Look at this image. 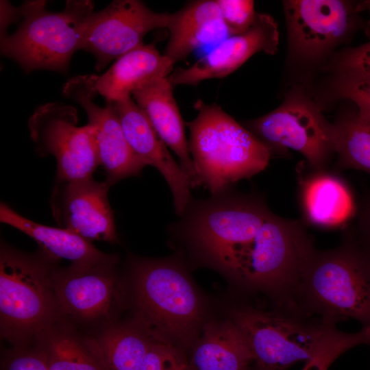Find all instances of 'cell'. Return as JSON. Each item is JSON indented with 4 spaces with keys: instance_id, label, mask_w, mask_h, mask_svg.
Here are the masks:
<instances>
[{
    "instance_id": "obj_1",
    "label": "cell",
    "mask_w": 370,
    "mask_h": 370,
    "mask_svg": "<svg viewBox=\"0 0 370 370\" xmlns=\"http://www.w3.org/2000/svg\"><path fill=\"white\" fill-rule=\"evenodd\" d=\"M302 314L331 325L347 319L370 327V261L347 236L310 255L293 297Z\"/></svg>"
},
{
    "instance_id": "obj_2",
    "label": "cell",
    "mask_w": 370,
    "mask_h": 370,
    "mask_svg": "<svg viewBox=\"0 0 370 370\" xmlns=\"http://www.w3.org/2000/svg\"><path fill=\"white\" fill-rule=\"evenodd\" d=\"M314 249L302 221L272 212L223 273L248 290L266 293L275 306L296 310L294 294Z\"/></svg>"
},
{
    "instance_id": "obj_3",
    "label": "cell",
    "mask_w": 370,
    "mask_h": 370,
    "mask_svg": "<svg viewBox=\"0 0 370 370\" xmlns=\"http://www.w3.org/2000/svg\"><path fill=\"white\" fill-rule=\"evenodd\" d=\"M130 270L136 320L156 340L183 351L193 347L202 305L182 264L171 258H132Z\"/></svg>"
},
{
    "instance_id": "obj_4",
    "label": "cell",
    "mask_w": 370,
    "mask_h": 370,
    "mask_svg": "<svg viewBox=\"0 0 370 370\" xmlns=\"http://www.w3.org/2000/svg\"><path fill=\"white\" fill-rule=\"evenodd\" d=\"M197 116L186 126L188 148L200 186L211 195L233 188L263 171L272 156L243 125L216 103H195Z\"/></svg>"
},
{
    "instance_id": "obj_5",
    "label": "cell",
    "mask_w": 370,
    "mask_h": 370,
    "mask_svg": "<svg viewBox=\"0 0 370 370\" xmlns=\"http://www.w3.org/2000/svg\"><path fill=\"white\" fill-rule=\"evenodd\" d=\"M11 14L21 19L12 34H1L3 55L26 72L48 69L64 72L72 56L82 49L85 25L94 12L91 1H68L59 12L46 9L45 1H29L20 8L8 3Z\"/></svg>"
},
{
    "instance_id": "obj_6",
    "label": "cell",
    "mask_w": 370,
    "mask_h": 370,
    "mask_svg": "<svg viewBox=\"0 0 370 370\" xmlns=\"http://www.w3.org/2000/svg\"><path fill=\"white\" fill-rule=\"evenodd\" d=\"M43 252L33 256L1 245L0 252L1 336L15 345L53 325L58 306L50 264Z\"/></svg>"
},
{
    "instance_id": "obj_7",
    "label": "cell",
    "mask_w": 370,
    "mask_h": 370,
    "mask_svg": "<svg viewBox=\"0 0 370 370\" xmlns=\"http://www.w3.org/2000/svg\"><path fill=\"white\" fill-rule=\"evenodd\" d=\"M249 347L256 370H288L314 354L332 325L297 310L275 306L263 310L251 306L233 309L229 317Z\"/></svg>"
},
{
    "instance_id": "obj_8",
    "label": "cell",
    "mask_w": 370,
    "mask_h": 370,
    "mask_svg": "<svg viewBox=\"0 0 370 370\" xmlns=\"http://www.w3.org/2000/svg\"><path fill=\"white\" fill-rule=\"evenodd\" d=\"M243 125L271 152L291 149L299 152L310 169H327L335 154L334 125L306 96L295 92L281 106Z\"/></svg>"
},
{
    "instance_id": "obj_9",
    "label": "cell",
    "mask_w": 370,
    "mask_h": 370,
    "mask_svg": "<svg viewBox=\"0 0 370 370\" xmlns=\"http://www.w3.org/2000/svg\"><path fill=\"white\" fill-rule=\"evenodd\" d=\"M77 125V110L60 102L36 108L28 120L36 151L42 156L51 155L56 159V180L92 177L100 165L92 126Z\"/></svg>"
},
{
    "instance_id": "obj_10",
    "label": "cell",
    "mask_w": 370,
    "mask_h": 370,
    "mask_svg": "<svg viewBox=\"0 0 370 370\" xmlns=\"http://www.w3.org/2000/svg\"><path fill=\"white\" fill-rule=\"evenodd\" d=\"M171 13L156 12L139 0L113 1L87 18L82 49L96 59V69L144 45L151 31L166 28Z\"/></svg>"
},
{
    "instance_id": "obj_11",
    "label": "cell",
    "mask_w": 370,
    "mask_h": 370,
    "mask_svg": "<svg viewBox=\"0 0 370 370\" xmlns=\"http://www.w3.org/2000/svg\"><path fill=\"white\" fill-rule=\"evenodd\" d=\"M289 47L297 57L317 60L350 34L358 3L338 0L284 1Z\"/></svg>"
},
{
    "instance_id": "obj_12",
    "label": "cell",
    "mask_w": 370,
    "mask_h": 370,
    "mask_svg": "<svg viewBox=\"0 0 370 370\" xmlns=\"http://www.w3.org/2000/svg\"><path fill=\"white\" fill-rule=\"evenodd\" d=\"M97 75H78L63 86L65 97L75 101L85 110L92 126L99 160L106 172V181L112 186L130 177L138 176L147 166L132 151L123 133L116 110L111 102L102 107L93 100Z\"/></svg>"
},
{
    "instance_id": "obj_13",
    "label": "cell",
    "mask_w": 370,
    "mask_h": 370,
    "mask_svg": "<svg viewBox=\"0 0 370 370\" xmlns=\"http://www.w3.org/2000/svg\"><path fill=\"white\" fill-rule=\"evenodd\" d=\"M110 186L92 177L73 181L56 180L51 197L52 214L60 227L87 241L114 243L117 234L108 200Z\"/></svg>"
},
{
    "instance_id": "obj_14",
    "label": "cell",
    "mask_w": 370,
    "mask_h": 370,
    "mask_svg": "<svg viewBox=\"0 0 370 370\" xmlns=\"http://www.w3.org/2000/svg\"><path fill=\"white\" fill-rule=\"evenodd\" d=\"M278 41L274 19L267 14L256 13L254 23L247 31L226 37L190 66L173 71L169 79L175 87L196 86L206 79L223 78L256 53L274 54Z\"/></svg>"
},
{
    "instance_id": "obj_15",
    "label": "cell",
    "mask_w": 370,
    "mask_h": 370,
    "mask_svg": "<svg viewBox=\"0 0 370 370\" xmlns=\"http://www.w3.org/2000/svg\"><path fill=\"white\" fill-rule=\"evenodd\" d=\"M111 103L132 151L164 177L173 195L175 212L180 217L193 199L188 177L132 97Z\"/></svg>"
},
{
    "instance_id": "obj_16",
    "label": "cell",
    "mask_w": 370,
    "mask_h": 370,
    "mask_svg": "<svg viewBox=\"0 0 370 370\" xmlns=\"http://www.w3.org/2000/svg\"><path fill=\"white\" fill-rule=\"evenodd\" d=\"M116 264H71L67 269L53 271L58 309L82 321L109 317L116 297Z\"/></svg>"
},
{
    "instance_id": "obj_17",
    "label": "cell",
    "mask_w": 370,
    "mask_h": 370,
    "mask_svg": "<svg viewBox=\"0 0 370 370\" xmlns=\"http://www.w3.org/2000/svg\"><path fill=\"white\" fill-rule=\"evenodd\" d=\"M299 173L298 199L306 225L323 230L345 227L356 216V202L349 184L325 169Z\"/></svg>"
},
{
    "instance_id": "obj_18",
    "label": "cell",
    "mask_w": 370,
    "mask_h": 370,
    "mask_svg": "<svg viewBox=\"0 0 370 370\" xmlns=\"http://www.w3.org/2000/svg\"><path fill=\"white\" fill-rule=\"evenodd\" d=\"M168 77L156 78L132 93L158 135L177 156L191 188L200 186L188 148L184 123Z\"/></svg>"
},
{
    "instance_id": "obj_19",
    "label": "cell",
    "mask_w": 370,
    "mask_h": 370,
    "mask_svg": "<svg viewBox=\"0 0 370 370\" xmlns=\"http://www.w3.org/2000/svg\"><path fill=\"white\" fill-rule=\"evenodd\" d=\"M169 37L164 55L173 64L195 50L218 44L229 36L216 0H198L171 13Z\"/></svg>"
},
{
    "instance_id": "obj_20",
    "label": "cell",
    "mask_w": 370,
    "mask_h": 370,
    "mask_svg": "<svg viewBox=\"0 0 370 370\" xmlns=\"http://www.w3.org/2000/svg\"><path fill=\"white\" fill-rule=\"evenodd\" d=\"M0 221L22 232L34 239L42 252L53 260L66 259L71 264L90 267L116 263L115 255L105 254L90 241L62 227L40 224L23 217L8 204L1 202Z\"/></svg>"
},
{
    "instance_id": "obj_21",
    "label": "cell",
    "mask_w": 370,
    "mask_h": 370,
    "mask_svg": "<svg viewBox=\"0 0 370 370\" xmlns=\"http://www.w3.org/2000/svg\"><path fill=\"white\" fill-rule=\"evenodd\" d=\"M173 63L161 54L153 43L143 45L115 60L101 76L97 75L95 87L106 102L128 97L145 84L162 77H169Z\"/></svg>"
},
{
    "instance_id": "obj_22",
    "label": "cell",
    "mask_w": 370,
    "mask_h": 370,
    "mask_svg": "<svg viewBox=\"0 0 370 370\" xmlns=\"http://www.w3.org/2000/svg\"><path fill=\"white\" fill-rule=\"evenodd\" d=\"M252 363L247 342L230 318L206 323L188 358L190 370H251Z\"/></svg>"
},
{
    "instance_id": "obj_23",
    "label": "cell",
    "mask_w": 370,
    "mask_h": 370,
    "mask_svg": "<svg viewBox=\"0 0 370 370\" xmlns=\"http://www.w3.org/2000/svg\"><path fill=\"white\" fill-rule=\"evenodd\" d=\"M153 339L135 320L110 325L86 342L107 370H140Z\"/></svg>"
},
{
    "instance_id": "obj_24",
    "label": "cell",
    "mask_w": 370,
    "mask_h": 370,
    "mask_svg": "<svg viewBox=\"0 0 370 370\" xmlns=\"http://www.w3.org/2000/svg\"><path fill=\"white\" fill-rule=\"evenodd\" d=\"M35 338L36 349L49 370H107L86 340H81L69 329L52 325Z\"/></svg>"
},
{
    "instance_id": "obj_25",
    "label": "cell",
    "mask_w": 370,
    "mask_h": 370,
    "mask_svg": "<svg viewBox=\"0 0 370 370\" xmlns=\"http://www.w3.org/2000/svg\"><path fill=\"white\" fill-rule=\"evenodd\" d=\"M334 125L337 168L370 174V123L359 119L356 112L343 115Z\"/></svg>"
},
{
    "instance_id": "obj_26",
    "label": "cell",
    "mask_w": 370,
    "mask_h": 370,
    "mask_svg": "<svg viewBox=\"0 0 370 370\" xmlns=\"http://www.w3.org/2000/svg\"><path fill=\"white\" fill-rule=\"evenodd\" d=\"M360 345H370V327L355 333L344 332L330 326L325 332L311 358L301 370H328L345 352Z\"/></svg>"
},
{
    "instance_id": "obj_27",
    "label": "cell",
    "mask_w": 370,
    "mask_h": 370,
    "mask_svg": "<svg viewBox=\"0 0 370 370\" xmlns=\"http://www.w3.org/2000/svg\"><path fill=\"white\" fill-rule=\"evenodd\" d=\"M140 370H190L188 358L176 346L153 339Z\"/></svg>"
},
{
    "instance_id": "obj_28",
    "label": "cell",
    "mask_w": 370,
    "mask_h": 370,
    "mask_svg": "<svg viewBox=\"0 0 370 370\" xmlns=\"http://www.w3.org/2000/svg\"><path fill=\"white\" fill-rule=\"evenodd\" d=\"M216 1L229 36L245 32L254 23L256 12L253 1Z\"/></svg>"
},
{
    "instance_id": "obj_29",
    "label": "cell",
    "mask_w": 370,
    "mask_h": 370,
    "mask_svg": "<svg viewBox=\"0 0 370 370\" xmlns=\"http://www.w3.org/2000/svg\"><path fill=\"white\" fill-rule=\"evenodd\" d=\"M337 89L340 96L356 104L359 119L370 123V79L343 75Z\"/></svg>"
},
{
    "instance_id": "obj_30",
    "label": "cell",
    "mask_w": 370,
    "mask_h": 370,
    "mask_svg": "<svg viewBox=\"0 0 370 370\" xmlns=\"http://www.w3.org/2000/svg\"><path fill=\"white\" fill-rule=\"evenodd\" d=\"M341 66L343 75L370 79V40L347 50L342 58Z\"/></svg>"
},
{
    "instance_id": "obj_31",
    "label": "cell",
    "mask_w": 370,
    "mask_h": 370,
    "mask_svg": "<svg viewBox=\"0 0 370 370\" xmlns=\"http://www.w3.org/2000/svg\"><path fill=\"white\" fill-rule=\"evenodd\" d=\"M1 370H49L38 350L15 348L2 362Z\"/></svg>"
},
{
    "instance_id": "obj_32",
    "label": "cell",
    "mask_w": 370,
    "mask_h": 370,
    "mask_svg": "<svg viewBox=\"0 0 370 370\" xmlns=\"http://www.w3.org/2000/svg\"><path fill=\"white\" fill-rule=\"evenodd\" d=\"M348 237L370 261V197L360 210L356 234Z\"/></svg>"
},
{
    "instance_id": "obj_33",
    "label": "cell",
    "mask_w": 370,
    "mask_h": 370,
    "mask_svg": "<svg viewBox=\"0 0 370 370\" xmlns=\"http://www.w3.org/2000/svg\"><path fill=\"white\" fill-rule=\"evenodd\" d=\"M358 10L359 12L362 10H367L369 15V21H367L365 32L370 40V0L369 1H363L358 3Z\"/></svg>"
},
{
    "instance_id": "obj_34",
    "label": "cell",
    "mask_w": 370,
    "mask_h": 370,
    "mask_svg": "<svg viewBox=\"0 0 370 370\" xmlns=\"http://www.w3.org/2000/svg\"><path fill=\"white\" fill-rule=\"evenodd\" d=\"M251 370H256V369H255V368H254V369H252Z\"/></svg>"
}]
</instances>
